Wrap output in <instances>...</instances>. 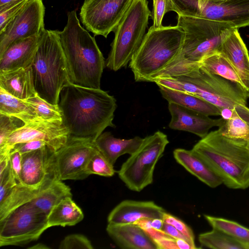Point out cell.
Returning <instances> with one entry per match:
<instances>
[{
  "instance_id": "cell-1",
  "label": "cell",
  "mask_w": 249,
  "mask_h": 249,
  "mask_svg": "<svg viewBox=\"0 0 249 249\" xmlns=\"http://www.w3.org/2000/svg\"><path fill=\"white\" fill-rule=\"evenodd\" d=\"M58 104L70 136L94 142L106 128L116 127L113 120L116 100L101 89L70 83L62 88Z\"/></svg>"
},
{
  "instance_id": "cell-2",
  "label": "cell",
  "mask_w": 249,
  "mask_h": 249,
  "mask_svg": "<svg viewBox=\"0 0 249 249\" xmlns=\"http://www.w3.org/2000/svg\"><path fill=\"white\" fill-rule=\"evenodd\" d=\"M166 77L156 79L158 86L187 92L218 107L234 110L247 106V91L240 84L213 74L193 63L170 70Z\"/></svg>"
},
{
  "instance_id": "cell-3",
  "label": "cell",
  "mask_w": 249,
  "mask_h": 249,
  "mask_svg": "<svg viewBox=\"0 0 249 249\" xmlns=\"http://www.w3.org/2000/svg\"><path fill=\"white\" fill-rule=\"evenodd\" d=\"M64 29L59 31L71 83L100 89L106 61L93 37L80 24L75 10L68 12Z\"/></svg>"
},
{
  "instance_id": "cell-4",
  "label": "cell",
  "mask_w": 249,
  "mask_h": 249,
  "mask_svg": "<svg viewBox=\"0 0 249 249\" xmlns=\"http://www.w3.org/2000/svg\"><path fill=\"white\" fill-rule=\"evenodd\" d=\"M192 150L228 188L249 187V142L227 137L217 129L201 138Z\"/></svg>"
},
{
  "instance_id": "cell-5",
  "label": "cell",
  "mask_w": 249,
  "mask_h": 249,
  "mask_svg": "<svg viewBox=\"0 0 249 249\" xmlns=\"http://www.w3.org/2000/svg\"><path fill=\"white\" fill-rule=\"evenodd\" d=\"M31 68L37 95L58 104L62 88L70 83L59 31L45 29L41 34Z\"/></svg>"
},
{
  "instance_id": "cell-6",
  "label": "cell",
  "mask_w": 249,
  "mask_h": 249,
  "mask_svg": "<svg viewBox=\"0 0 249 249\" xmlns=\"http://www.w3.org/2000/svg\"><path fill=\"white\" fill-rule=\"evenodd\" d=\"M184 38V32L177 25L151 26L129 62L135 80L151 82L178 56Z\"/></svg>"
},
{
  "instance_id": "cell-7",
  "label": "cell",
  "mask_w": 249,
  "mask_h": 249,
  "mask_svg": "<svg viewBox=\"0 0 249 249\" xmlns=\"http://www.w3.org/2000/svg\"><path fill=\"white\" fill-rule=\"evenodd\" d=\"M147 0H133L114 31L111 50L106 61L109 69L117 71L130 62L145 35L151 13Z\"/></svg>"
},
{
  "instance_id": "cell-8",
  "label": "cell",
  "mask_w": 249,
  "mask_h": 249,
  "mask_svg": "<svg viewBox=\"0 0 249 249\" xmlns=\"http://www.w3.org/2000/svg\"><path fill=\"white\" fill-rule=\"evenodd\" d=\"M177 25L184 33L183 44L179 54L168 66L200 63L207 56L218 53L222 32L231 28L223 22L181 15H178Z\"/></svg>"
},
{
  "instance_id": "cell-9",
  "label": "cell",
  "mask_w": 249,
  "mask_h": 249,
  "mask_svg": "<svg viewBox=\"0 0 249 249\" xmlns=\"http://www.w3.org/2000/svg\"><path fill=\"white\" fill-rule=\"evenodd\" d=\"M169 142L167 135L159 130L143 139L118 171L120 178L129 190L140 192L153 182L156 165Z\"/></svg>"
},
{
  "instance_id": "cell-10",
  "label": "cell",
  "mask_w": 249,
  "mask_h": 249,
  "mask_svg": "<svg viewBox=\"0 0 249 249\" xmlns=\"http://www.w3.org/2000/svg\"><path fill=\"white\" fill-rule=\"evenodd\" d=\"M48 228V214L31 202L26 203L0 221V247L29 243Z\"/></svg>"
},
{
  "instance_id": "cell-11",
  "label": "cell",
  "mask_w": 249,
  "mask_h": 249,
  "mask_svg": "<svg viewBox=\"0 0 249 249\" xmlns=\"http://www.w3.org/2000/svg\"><path fill=\"white\" fill-rule=\"evenodd\" d=\"M97 150L92 140L70 136L63 146L51 153L48 167L59 180L84 179L89 176L87 164Z\"/></svg>"
},
{
  "instance_id": "cell-12",
  "label": "cell",
  "mask_w": 249,
  "mask_h": 249,
  "mask_svg": "<svg viewBox=\"0 0 249 249\" xmlns=\"http://www.w3.org/2000/svg\"><path fill=\"white\" fill-rule=\"evenodd\" d=\"M133 0H85L80 17L83 25L95 36L107 37L114 31Z\"/></svg>"
},
{
  "instance_id": "cell-13",
  "label": "cell",
  "mask_w": 249,
  "mask_h": 249,
  "mask_svg": "<svg viewBox=\"0 0 249 249\" xmlns=\"http://www.w3.org/2000/svg\"><path fill=\"white\" fill-rule=\"evenodd\" d=\"M69 137V130L61 121L41 120L26 124L9 136L0 148V156L8 155L17 143L33 140L44 141L50 151L54 152L67 142Z\"/></svg>"
},
{
  "instance_id": "cell-14",
  "label": "cell",
  "mask_w": 249,
  "mask_h": 249,
  "mask_svg": "<svg viewBox=\"0 0 249 249\" xmlns=\"http://www.w3.org/2000/svg\"><path fill=\"white\" fill-rule=\"evenodd\" d=\"M45 9L42 0H28L0 33V56L14 41L39 36L43 32L45 29L44 22Z\"/></svg>"
},
{
  "instance_id": "cell-15",
  "label": "cell",
  "mask_w": 249,
  "mask_h": 249,
  "mask_svg": "<svg viewBox=\"0 0 249 249\" xmlns=\"http://www.w3.org/2000/svg\"><path fill=\"white\" fill-rule=\"evenodd\" d=\"M197 17L223 22L238 29L249 26V0H210L200 6Z\"/></svg>"
},
{
  "instance_id": "cell-16",
  "label": "cell",
  "mask_w": 249,
  "mask_h": 249,
  "mask_svg": "<svg viewBox=\"0 0 249 249\" xmlns=\"http://www.w3.org/2000/svg\"><path fill=\"white\" fill-rule=\"evenodd\" d=\"M168 103L171 116L169 127L172 129L189 132L203 138L209 133L210 129L219 127L223 123L222 118L212 119L178 104Z\"/></svg>"
},
{
  "instance_id": "cell-17",
  "label": "cell",
  "mask_w": 249,
  "mask_h": 249,
  "mask_svg": "<svg viewBox=\"0 0 249 249\" xmlns=\"http://www.w3.org/2000/svg\"><path fill=\"white\" fill-rule=\"evenodd\" d=\"M218 53L235 68L247 90L249 87V51L238 29L226 28L223 31Z\"/></svg>"
},
{
  "instance_id": "cell-18",
  "label": "cell",
  "mask_w": 249,
  "mask_h": 249,
  "mask_svg": "<svg viewBox=\"0 0 249 249\" xmlns=\"http://www.w3.org/2000/svg\"><path fill=\"white\" fill-rule=\"evenodd\" d=\"M51 152L46 146L22 154L19 183L25 186L36 189L54 175L48 167L49 158Z\"/></svg>"
},
{
  "instance_id": "cell-19",
  "label": "cell",
  "mask_w": 249,
  "mask_h": 249,
  "mask_svg": "<svg viewBox=\"0 0 249 249\" xmlns=\"http://www.w3.org/2000/svg\"><path fill=\"white\" fill-rule=\"evenodd\" d=\"M165 210L151 201L124 200L119 203L109 213L108 223H135L143 218H162Z\"/></svg>"
},
{
  "instance_id": "cell-20",
  "label": "cell",
  "mask_w": 249,
  "mask_h": 249,
  "mask_svg": "<svg viewBox=\"0 0 249 249\" xmlns=\"http://www.w3.org/2000/svg\"><path fill=\"white\" fill-rule=\"evenodd\" d=\"M40 35L18 39L11 44L0 56V72L30 67Z\"/></svg>"
},
{
  "instance_id": "cell-21",
  "label": "cell",
  "mask_w": 249,
  "mask_h": 249,
  "mask_svg": "<svg viewBox=\"0 0 249 249\" xmlns=\"http://www.w3.org/2000/svg\"><path fill=\"white\" fill-rule=\"evenodd\" d=\"M106 231L115 243L123 249H157L148 234L135 224L108 223Z\"/></svg>"
},
{
  "instance_id": "cell-22",
  "label": "cell",
  "mask_w": 249,
  "mask_h": 249,
  "mask_svg": "<svg viewBox=\"0 0 249 249\" xmlns=\"http://www.w3.org/2000/svg\"><path fill=\"white\" fill-rule=\"evenodd\" d=\"M173 155L178 164L208 186L215 188L223 184L221 179L192 149L177 148Z\"/></svg>"
},
{
  "instance_id": "cell-23",
  "label": "cell",
  "mask_w": 249,
  "mask_h": 249,
  "mask_svg": "<svg viewBox=\"0 0 249 249\" xmlns=\"http://www.w3.org/2000/svg\"><path fill=\"white\" fill-rule=\"evenodd\" d=\"M0 88L11 95L25 100L36 96L31 66L0 72Z\"/></svg>"
},
{
  "instance_id": "cell-24",
  "label": "cell",
  "mask_w": 249,
  "mask_h": 249,
  "mask_svg": "<svg viewBox=\"0 0 249 249\" xmlns=\"http://www.w3.org/2000/svg\"><path fill=\"white\" fill-rule=\"evenodd\" d=\"M143 139L136 136L129 139L114 137L110 132H103L94 141L98 150L113 165L121 156L132 155L141 145Z\"/></svg>"
},
{
  "instance_id": "cell-25",
  "label": "cell",
  "mask_w": 249,
  "mask_h": 249,
  "mask_svg": "<svg viewBox=\"0 0 249 249\" xmlns=\"http://www.w3.org/2000/svg\"><path fill=\"white\" fill-rule=\"evenodd\" d=\"M56 179L55 175H53L40 187L36 189L25 186L20 183H17L8 192L4 199L0 201V221L16 208L32 200Z\"/></svg>"
},
{
  "instance_id": "cell-26",
  "label": "cell",
  "mask_w": 249,
  "mask_h": 249,
  "mask_svg": "<svg viewBox=\"0 0 249 249\" xmlns=\"http://www.w3.org/2000/svg\"><path fill=\"white\" fill-rule=\"evenodd\" d=\"M162 96L173 103L205 115L220 116V109L211 103L193 94L158 86Z\"/></svg>"
},
{
  "instance_id": "cell-27",
  "label": "cell",
  "mask_w": 249,
  "mask_h": 249,
  "mask_svg": "<svg viewBox=\"0 0 249 249\" xmlns=\"http://www.w3.org/2000/svg\"><path fill=\"white\" fill-rule=\"evenodd\" d=\"M84 213L80 208L68 197L55 205L48 214L49 228L73 226L82 221Z\"/></svg>"
},
{
  "instance_id": "cell-28",
  "label": "cell",
  "mask_w": 249,
  "mask_h": 249,
  "mask_svg": "<svg viewBox=\"0 0 249 249\" xmlns=\"http://www.w3.org/2000/svg\"><path fill=\"white\" fill-rule=\"evenodd\" d=\"M0 114L12 116L25 124L41 120L35 108L25 100L18 99L0 88Z\"/></svg>"
},
{
  "instance_id": "cell-29",
  "label": "cell",
  "mask_w": 249,
  "mask_h": 249,
  "mask_svg": "<svg viewBox=\"0 0 249 249\" xmlns=\"http://www.w3.org/2000/svg\"><path fill=\"white\" fill-rule=\"evenodd\" d=\"M218 130L227 137L249 142V107L242 106L235 108L231 118L223 119Z\"/></svg>"
},
{
  "instance_id": "cell-30",
  "label": "cell",
  "mask_w": 249,
  "mask_h": 249,
  "mask_svg": "<svg viewBox=\"0 0 249 249\" xmlns=\"http://www.w3.org/2000/svg\"><path fill=\"white\" fill-rule=\"evenodd\" d=\"M68 197H72L71 188L62 180L56 179L30 202L48 214L55 205Z\"/></svg>"
},
{
  "instance_id": "cell-31",
  "label": "cell",
  "mask_w": 249,
  "mask_h": 249,
  "mask_svg": "<svg viewBox=\"0 0 249 249\" xmlns=\"http://www.w3.org/2000/svg\"><path fill=\"white\" fill-rule=\"evenodd\" d=\"M204 216L213 229L222 231L243 246L245 249H249V229L224 218L207 214Z\"/></svg>"
},
{
  "instance_id": "cell-32",
  "label": "cell",
  "mask_w": 249,
  "mask_h": 249,
  "mask_svg": "<svg viewBox=\"0 0 249 249\" xmlns=\"http://www.w3.org/2000/svg\"><path fill=\"white\" fill-rule=\"evenodd\" d=\"M200 63V65L208 71L238 83L246 89L236 70L219 53L207 56Z\"/></svg>"
},
{
  "instance_id": "cell-33",
  "label": "cell",
  "mask_w": 249,
  "mask_h": 249,
  "mask_svg": "<svg viewBox=\"0 0 249 249\" xmlns=\"http://www.w3.org/2000/svg\"><path fill=\"white\" fill-rule=\"evenodd\" d=\"M198 241L202 246L211 249H245L238 242L222 231L214 229L200 234Z\"/></svg>"
},
{
  "instance_id": "cell-34",
  "label": "cell",
  "mask_w": 249,
  "mask_h": 249,
  "mask_svg": "<svg viewBox=\"0 0 249 249\" xmlns=\"http://www.w3.org/2000/svg\"><path fill=\"white\" fill-rule=\"evenodd\" d=\"M25 101L35 108L40 119L47 121H62V115L58 104H50L37 94Z\"/></svg>"
},
{
  "instance_id": "cell-35",
  "label": "cell",
  "mask_w": 249,
  "mask_h": 249,
  "mask_svg": "<svg viewBox=\"0 0 249 249\" xmlns=\"http://www.w3.org/2000/svg\"><path fill=\"white\" fill-rule=\"evenodd\" d=\"M87 175H97L106 177H110L114 175L115 171L114 165L98 150L89 159L86 169Z\"/></svg>"
},
{
  "instance_id": "cell-36",
  "label": "cell",
  "mask_w": 249,
  "mask_h": 249,
  "mask_svg": "<svg viewBox=\"0 0 249 249\" xmlns=\"http://www.w3.org/2000/svg\"><path fill=\"white\" fill-rule=\"evenodd\" d=\"M166 12L174 11L178 15L197 16L199 0H165Z\"/></svg>"
},
{
  "instance_id": "cell-37",
  "label": "cell",
  "mask_w": 249,
  "mask_h": 249,
  "mask_svg": "<svg viewBox=\"0 0 249 249\" xmlns=\"http://www.w3.org/2000/svg\"><path fill=\"white\" fill-rule=\"evenodd\" d=\"M24 124L25 123L17 117L0 114V148L4 146L13 132Z\"/></svg>"
},
{
  "instance_id": "cell-38",
  "label": "cell",
  "mask_w": 249,
  "mask_h": 249,
  "mask_svg": "<svg viewBox=\"0 0 249 249\" xmlns=\"http://www.w3.org/2000/svg\"><path fill=\"white\" fill-rule=\"evenodd\" d=\"M60 249H93L90 240L81 234H71L66 236L61 242Z\"/></svg>"
},
{
  "instance_id": "cell-39",
  "label": "cell",
  "mask_w": 249,
  "mask_h": 249,
  "mask_svg": "<svg viewBox=\"0 0 249 249\" xmlns=\"http://www.w3.org/2000/svg\"><path fill=\"white\" fill-rule=\"evenodd\" d=\"M162 219L164 222L172 225L178 230L187 239L193 249H197L195 242V235L192 230L178 218L170 213H164Z\"/></svg>"
},
{
  "instance_id": "cell-40",
  "label": "cell",
  "mask_w": 249,
  "mask_h": 249,
  "mask_svg": "<svg viewBox=\"0 0 249 249\" xmlns=\"http://www.w3.org/2000/svg\"><path fill=\"white\" fill-rule=\"evenodd\" d=\"M17 183L11 170L9 161L6 169L0 174V201L4 199L8 192Z\"/></svg>"
},
{
  "instance_id": "cell-41",
  "label": "cell",
  "mask_w": 249,
  "mask_h": 249,
  "mask_svg": "<svg viewBox=\"0 0 249 249\" xmlns=\"http://www.w3.org/2000/svg\"><path fill=\"white\" fill-rule=\"evenodd\" d=\"M165 13V0H153V12L151 15L153 27L158 28L162 26V21Z\"/></svg>"
},
{
  "instance_id": "cell-42",
  "label": "cell",
  "mask_w": 249,
  "mask_h": 249,
  "mask_svg": "<svg viewBox=\"0 0 249 249\" xmlns=\"http://www.w3.org/2000/svg\"><path fill=\"white\" fill-rule=\"evenodd\" d=\"M28 0H23L15 6L0 13V33L21 10Z\"/></svg>"
},
{
  "instance_id": "cell-43",
  "label": "cell",
  "mask_w": 249,
  "mask_h": 249,
  "mask_svg": "<svg viewBox=\"0 0 249 249\" xmlns=\"http://www.w3.org/2000/svg\"><path fill=\"white\" fill-rule=\"evenodd\" d=\"M9 161L12 172L18 183L22 167V154L12 149L9 154Z\"/></svg>"
},
{
  "instance_id": "cell-44",
  "label": "cell",
  "mask_w": 249,
  "mask_h": 249,
  "mask_svg": "<svg viewBox=\"0 0 249 249\" xmlns=\"http://www.w3.org/2000/svg\"><path fill=\"white\" fill-rule=\"evenodd\" d=\"M46 146H47V144L43 141L33 140L17 143L13 146L12 149L17 150L22 154L37 150Z\"/></svg>"
},
{
  "instance_id": "cell-45",
  "label": "cell",
  "mask_w": 249,
  "mask_h": 249,
  "mask_svg": "<svg viewBox=\"0 0 249 249\" xmlns=\"http://www.w3.org/2000/svg\"><path fill=\"white\" fill-rule=\"evenodd\" d=\"M157 249H178L176 239L168 235L155 242Z\"/></svg>"
},
{
  "instance_id": "cell-46",
  "label": "cell",
  "mask_w": 249,
  "mask_h": 249,
  "mask_svg": "<svg viewBox=\"0 0 249 249\" xmlns=\"http://www.w3.org/2000/svg\"><path fill=\"white\" fill-rule=\"evenodd\" d=\"M162 230L167 235L176 239H183L188 241L186 237L178 230L171 224L164 222Z\"/></svg>"
},
{
  "instance_id": "cell-47",
  "label": "cell",
  "mask_w": 249,
  "mask_h": 249,
  "mask_svg": "<svg viewBox=\"0 0 249 249\" xmlns=\"http://www.w3.org/2000/svg\"><path fill=\"white\" fill-rule=\"evenodd\" d=\"M155 243L162 237L168 236L163 230H157L151 227L143 230Z\"/></svg>"
},
{
  "instance_id": "cell-48",
  "label": "cell",
  "mask_w": 249,
  "mask_h": 249,
  "mask_svg": "<svg viewBox=\"0 0 249 249\" xmlns=\"http://www.w3.org/2000/svg\"><path fill=\"white\" fill-rule=\"evenodd\" d=\"M176 241L178 249H193L191 245L186 240L176 239Z\"/></svg>"
},
{
  "instance_id": "cell-49",
  "label": "cell",
  "mask_w": 249,
  "mask_h": 249,
  "mask_svg": "<svg viewBox=\"0 0 249 249\" xmlns=\"http://www.w3.org/2000/svg\"><path fill=\"white\" fill-rule=\"evenodd\" d=\"M164 224V221L162 218L152 219L151 221V226L157 230H162Z\"/></svg>"
},
{
  "instance_id": "cell-50",
  "label": "cell",
  "mask_w": 249,
  "mask_h": 249,
  "mask_svg": "<svg viewBox=\"0 0 249 249\" xmlns=\"http://www.w3.org/2000/svg\"><path fill=\"white\" fill-rule=\"evenodd\" d=\"M30 249H50L47 245L41 243H37L29 248Z\"/></svg>"
},
{
  "instance_id": "cell-51",
  "label": "cell",
  "mask_w": 249,
  "mask_h": 249,
  "mask_svg": "<svg viewBox=\"0 0 249 249\" xmlns=\"http://www.w3.org/2000/svg\"><path fill=\"white\" fill-rule=\"evenodd\" d=\"M20 0H0V7L2 6L9 2Z\"/></svg>"
},
{
  "instance_id": "cell-52",
  "label": "cell",
  "mask_w": 249,
  "mask_h": 249,
  "mask_svg": "<svg viewBox=\"0 0 249 249\" xmlns=\"http://www.w3.org/2000/svg\"><path fill=\"white\" fill-rule=\"evenodd\" d=\"M209 0H199V7L200 6L202 5L203 4L207 2V1H208Z\"/></svg>"
},
{
  "instance_id": "cell-53",
  "label": "cell",
  "mask_w": 249,
  "mask_h": 249,
  "mask_svg": "<svg viewBox=\"0 0 249 249\" xmlns=\"http://www.w3.org/2000/svg\"><path fill=\"white\" fill-rule=\"evenodd\" d=\"M247 91V93H248V97H249V87Z\"/></svg>"
},
{
  "instance_id": "cell-54",
  "label": "cell",
  "mask_w": 249,
  "mask_h": 249,
  "mask_svg": "<svg viewBox=\"0 0 249 249\" xmlns=\"http://www.w3.org/2000/svg\"><path fill=\"white\" fill-rule=\"evenodd\" d=\"M210 0H209V1H210Z\"/></svg>"
},
{
  "instance_id": "cell-55",
  "label": "cell",
  "mask_w": 249,
  "mask_h": 249,
  "mask_svg": "<svg viewBox=\"0 0 249 249\" xmlns=\"http://www.w3.org/2000/svg\"><path fill=\"white\" fill-rule=\"evenodd\" d=\"M219 0H215V1H219Z\"/></svg>"
},
{
  "instance_id": "cell-56",
  "label": "cell",
  "mask_w": 249,
  "mask_h": 249,
  "mask_svg": "<svg viewBox=\"0 0 249 249\" xmlns=\"http://www.w3.org/2000/svg\"></svg>"
}]
</instances>
